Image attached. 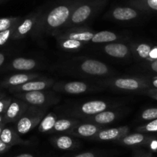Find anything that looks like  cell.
Returning <instances> with one entry per match:
<instances>
[{
	"mask_svg": "<svg viewBox=\"0 0 157 157\" xmlns=\"http://www.w3.org/2000/svg\"><path fill=\"white\" fill-rule=\"evenodd\" d=\"M79 2L80 0H69L56 6L48 13H43L41 11L32 36L35 39H42L52 36L56 32L64 28Z\"/></svg>",
	"mask_w": 157,
	"mask_h": 157,
	"instance_id": "cell-1",
	"label": "cell"
},
{
	"mask_svg": "<svg viewBox=\"0 0 157 157\" xmlns=\"http://www.w3.org/2000/svg\"><path fill=\"white\" fill-rule=\"evenodd\" d=\"M99 83L104 86L120 91L143 92L147 89L152 88L146 76L108 78L100 81Z\"/></svg>",
	"mask_w": 157,
	"mask_h": 157,
	"instance_id": "cell-2",
	"label": "cell"
},
{
	"mask_svg": "<svg viewBox=\"0 0 157 157\" xmlns=\"http://www.w3.org/2000/svg\"><path fill=\"white\" fill-rule=\"evenodd\" d=\"M70 68L78 73L87 76L105 77L113 75L114 72L102 62L90 58H76L71 59Z\"/></svg>",
	"mask_w": 157,
	"mask_h": 157,
	"instance_id": "cell-3",
	"label": "cell"
},
{
	"mask_svg": "<svg viewBox=\"0 0 157 157\" xmlns=\"http://www.w3.org/2000/svg\"><path fill=\"white\" fill-rule=\"evenodd\" d=\"M104 0H93L89 2H80L72 12L69 22L64 28L80 26L86 24L103 6Z\"/></svg>",
	"mask_w": 157,
	"mask_h": 157,
	"instance_id": "cell-4",
	"label": "cell"
},
{
	"mask_svg": "<svg viewBox=\"0 0 157 157\" xmlns=\"http://www.w3.org/2000/svg\"><path fill=\"white\" fill-rule=\"evenodd\" d=\"M47 108L29 105L16 123V130L19 135H25L36 126H39L43 118L46 115Z\"/></svg>",
	"mask_w": 157,
	"mask_h": 157,
	"instance_id": "cell-5",
	"label": "cell"
},
{
	"mask_svg": "<svg viewBox=\"0 0 157 157\" xmlns=\"http://www.w3.org/2000/svg\"><path fill=\"white\" fill-rule=\"evenodd\" d=\"M15 96L17 99L24 101L29 105L44 108H48L49 105L56 104L59 101V98L56 95L51 92H48V90L26 93H16Z\"/></svg>",
	"mask_w": 157,
	"mask_h": 157,
	"instance_id": "cell-6",
	"label": "cell"
},
{
	"mask_svg": "<svg viewBox=\"0 0 157 157\" xmlns=\"http://www.w3.org/2000/svg\"><path fill=\"white\" fill-rule=\"evenodd\" d=\"M110 106L111 104L104 100H91L73 107L71 109L68 110L67 113L69 116L82 119L107 110Z\"/></svg>",
	"mask_w": 157,
	"mask_h": 157,
	"instance_id": "cell-7",
	"label": "cell"
},
{
	"mask_svg": "<svg viewBox=\"0 0 157 157\" xmlns=\"http://www.w3.org/2000/svg\"><path fill=\"white\" fill-rule=\"evenodd\" d=\"M95 33L89 27L82 26H73L63 28L59 31L56 32L52 36L56 38H63V39H70L86 43L91 41L92 38L94 36Z\"/></svg>",
	"mask_w": 157,
	"mask_h": 157,
	"instance_id": "cell-8",
	"label": "cell"
},
{
	"mask_svg": "<svg viewBox=\"0 0 157 157\" xmlns=\"http://www.w3.org/2000/svg\"><path fill=\"white\" fill-rule=\"evenodd\" d=\"M52 88L56 92L73 95L82 94L94 90L90 84L81 81L55 82Z\"/></svg>",
	"mask_w": 157,
	"mask_h": 157,
	"instance_id": "cell-9",
	"label": "cell"
},
{
	"mask_svg": "<svg viewBox=\"0 0 157 157\" xmlns=\"http://www.w3.org/2000/svg\"><path fill=\"white\" fill-rule=\"evenodd\" d=\"M40 13H41V11L31 13L25 18H24L22 20H21L18 24L12 39H22V38L26 37L29 35H33Z\"/></svg>",
	"mask_w": 157,
	"mask_h": 157,
	"instance_id": "cell-10",
	"label": "cell"
},
{
	"mask_svg": "<svg viewBox=\"0 0 157 157\" xmlns=\"http://www.w3.org/2000/svg\"><path fill=\"white\" fill-rule=\"evenodd\" d=\"M55 83V81L52 78H38L33 79L19 86L12 87L10 91L14 93H26V92L41 91L47 90L48 89L52 87Z\"/></svg>",
	"mask_w": 157,
	"mask_h": 157,
	"instance_id": "cell-11",
	"label": "cell"
},
{
	"mask_svg": "<svg viewBox=\"0 0 157 157\" xmlns=\"http://www.w3.org/2000/svg\"><path fill=\"white\" fill-rule=\"evenodd\" d=\"M129 126H120L116 128H102L93 138L92 140L96 141H117L120 138L129 133Z\"/></svg>",
	"mask_w": 157,
	"mask_h": 157,
	"instance_id": "cell-12",
	"label": "cell"
},
{
	"mask_svg": "<svg viewBox=\"0 0 157 157\" xmlns=\"http://www.w3.org/2000/svg\"><path fill=\"white\" fill-rule=\"evenodd\" d=\"M104 128V126L100 125L93 124L90 123H79L76 126L68 131L66 133L69 135L75 137H80V138H86L91 140L99 130Z\"/></svg>",
	"mask_w": 157,
	"mask_h": 157,
	"instance_id": "cell-13",
	"label": "cell"
},
{
	"mask_svg": "<svg viewBox=\"0 0 157 157\" xmlns=\"http://www.w3.org/2000/svg\"><path fill=\"white\" fill-rule=\"evenodd\" d=\"M153 136L147 135V133L143 132H134V133H128L116 141L118 144L125 146H147Z\"/></svg>",
	"mask_w": 157,
	"mask_h": 157,
	"instance_id": "cell-14",
	"label": "cell"
},
{
	"mask_svg": "<svg viewBox=\"0 0 157 157\" xmlns=\"http://www.w3.org/2000/svg\"><path fill=\"white\" fill-rule=\"evenodd\" d=\"M102 49L107 55L116 59H126L132 55L130 46L123 43H106Z\"/></svg>",
	"mask_w": 157,
	"mask_h": 157,
	"instance_id": "cell-15",
	"label": "cell"
},
{
	"mask_svg": "<svg viewBox=\"0 0 157 157\" xmlns=\"http://www.w3.org/2000/svg\"><path fill=\"white\" fill-rule=\"evenodd\" d=\"M118 116H119V113L117 112L107 109L96 115H93V116L82 118L80 119V120L82 122H85V123H90L103 126V125L113 123L117 119Z\"/></svg>",
	"mask_w": 157,
	"mask_h": 157,
	"instance_id": "cell-16",
	"label": "cell"
},
{
	"mask_svg": "<svg viewBox=\"0 0 157 157\" xmlns=\"http://www.w3.org/2000/svg\"><path fill=\"white\" fill-rule=\"evenodd\" d=\"M29 104L18 99L11 102L6 111V120L9 123L18 121L29 107Z\"/></svg>",
	"mask_w": 157,
	"mask_h": 157,
	"instance_id": "cell-17",
	"label": "cell"
},
{
	"mask_svg": "<svg viewBox=\"0 0 157 157\" xmlns=\"http://www.w3.org/2000/svg\"><path fill=\"white\" fill-rule=\"evenodd\" d=\"M52 146L60 150H72L78 147L79 143L70 135H60L50 139Z\"/></svg>",
	"mask_w": 157,
	"mask_h": 157,
	"instance_id": "cell-18",
	"label": "cell"
},
{
	"mask_svg": "<svg viewBox=\"0 0 157 157\" xmlns=\"http://www.w3.org/2000/svg\"><path fill=\"white\" fill-rule=\"evenodd\" d=\"M0 140L10 146H15V145L29 146L31 143L28 140H24L21 139L19 134L10 128H5L2 129V132L0 134Z\"/></svg>",
	"mask_w": 157,
	"mask_h": 157,
	"instance_id": "cell-19",
	"label": "cell"
},
{
	"mask_svg": "<svg viewBox=\"0 0 157 157\" xmlns=\"http://www.w3.org/2000/svg\"><path fill=\"white\" fill-rule=\"evenodd\" d=\"M111 16L115 20L126 22L136 19L139 12L136 9L130 7H116L112 11Z\"/></svg>",
	"mask_w": 157,
	"mask_h": 157,
	"instance_id": "cell-20",
	"label": "cell"
},
{
	"mask_svg": "<svg viewBox=\"0 0 157 157\" xmlns=\"http://www.w3.org/2000/svg\"><path fill=\"white\" fill-rule=\"evenodd\" d=\"M132 55L139 60L149 62V54L153 46L147 43H135L129 45Z\"/></svg>",
	"mask_w": 157,
	"mask_h": 157,
	"instance_id": "cell-21",
	"label": "cell"
},
{
	"mask_svg": "<svg viewBox=\"0 0 157 157\" xmlns=\"http://www.w3.org/2000/svg\"><path fill=\"white\" fill-rule=\"evenodd\" d=\"M40 78V75L37 73H32V72H26V73H19L15 74L9 77L5 81V86L7 87H16L22 85L25 82H29L33 79Z\"/></svg>",
	"mask_w": 157,
	"mask_h": 157,
	"instance_id": "cell-22",
	"label": "cell"
},
{
	"mask_svg": "<svg viewBox=\"0 0 157 157\" xmlns=\"http://www.w3.org/2000/svg\"><path fill=\"white\" fill-rule=\"evenodd\" d=\"M11 66L13 69H16V70L29 72L33 69H37L39 67V63L34 59L19 57L13 60Z\"/></svg>",
	"mask_w": 157,
	"mask_h": 157,
	"instance_id": "cell-23",
	"label": "cell"
},
{
	"mask_svg": "<svg viewBox=\"0 0 157 157\" xmlns=\"http://www.w3.org/2000/svg\"><path fill=\"white\" fill-rule=\"evenodd\" d=\"M79 123H81V120L79 119H75V118H63V119L57 120L51 133H56V132H66V133L68 131L70 130L72 128H73Z\"/></svg>",
	"mask_w": 157,
	"mask_h": 157,
	"instance_id": "cell-24",
	"label": "cell"
},
{
	"mask_svg": "<svg viewBox=\"0 0 157 157\" xmlns=\"http://www.w3.org/2000/svg\"><path fill=\"white\" fill-rule=\"evenodd\" d=\"M123 39V36L111 31H101L95 33L91 41L93 43H110Z\"/></svg>",
	"mask_w": 157,
	"mask_h": 157,
	"instance_id": "cell-25",
	"label": "cell"
},
{
	"mask_svg": "<svg viewBox=\"0 0 157 157\" xmlns=\"http://www.w3.org/2000/svg\"><path fill=\"white\" fill-rule=\"evenodd\" d=\"M57 44L60 49L68 52H75L80 50L85 43L80 41H77L74 39H63V38H56Z\"/></svg>",
	"mask_w": 157,
	"mask_h": 157,
	"instance_id": "cell-26",
	"label": "cell"
},
{
	"mask_svg": "<svg viewBox=\"0 0 157 157\" xmlns=\"http://www.w3.org/2000/svg\"><path fill=\"white\" fill-rule=\"evenodd\" d=\"M57 120L58 119L56 113H49L43 118V120L39 123L38 129L39 132L43 133H47V132L51 133Z\"/></svg>",
	"mask_w": 157,
	"mask_h": 157,
	"instance_id": "cell-27",
	"label": "cell"
},
{
	"mask_svg": "<svg viewBox=\"0 0 157 157\" xmlns=\"http://www.w3.org/2000/svg\"><path fill=\"white\" fill-rule=\"evenodd\" d=\"M130 3L136 10L157 13V0H132Z\"/></svg>",
	"mask_w": 157,
	"mask_h": 157,
	"instance_id": "cell-28",
	"label": "cell"
},
{
	"mask_svg": "<svg viewBox=\"0 0 157 157\" xmlns=\"http://www.w3.org/2000/svg\"><path fill=\"white\" fill-rule=\"evenodd\" d=\"M136 131L138 132H143V133H154L157 132V119L152 121L149 122L143 126H138L136 129Z\"/></svg>",
	"mask_w": 157,
	"mask_h": 157,
	"instance_id": "cell-29",
	"label": "cell"
},
{
	"mask_svg": "<svg viewBox=\"0 0 157 157\" xmlns=\"http://www.w3.org/2000/svg\"><path fill=\"white\" fill-rule=\"evenodd\" d=\"M21 20L19 17H10V18H2L0 19V33L4 30L9 29L13 25L19 22Z\"/></svg>",
	"mask_w": 157,
	"mask_h": 157,
	"instance_id": "cell-30",
	"label": "cell"
},
{
	"mask_svg": "<svg viewBox=\"0 0 157 157\" xmlns=\"http://www.w3.org/2000/svg\"><path fill=\"white\" fill-rule=\"evenodd\" d=\"M20 21H19V22H20ZM19 22H17L16 24H15L14 25H13V26H12L11 28L9 29L4 30V31H2L0 33V46H3L4 44H6L9 39H10V38L13 37V33H14L15 30H16V27H17Z\"/></svg>",
	"mask_w": 157,
	"mask_h": 157,
	"instance_id": "cell-31",
	"label": "cell"
},
{
	"mask_svg": "<svg viewBox=\"0 0 157 157\" xmlns=\"http://www.w3.org/2000/svg\"><path fill=\"white\" fill-rule=\"evenodd\" d=\"M141 119L144 121H152L157 119V108H148L145 109L140 116Z\"/></svg>",
	"mask_w": 157,
	"mask_h": 157,
	"instance_id": "cell-32",
	"label": "cell"
},
{
	"mask_svg": "<svg viewBox=\"0 0 157 157\" xmlns=\"http://www.w3.org/2000/svg\"><path fill=\"white\" fill-rule=\"evenodd\" d=\"M143 66L149 71L157 74V60L152 62H145L143 63Z\"/></svg>",
	"mask_w": 157,
	"mask_h": 157,
	"instance_id": "cell-33",
	"label": "cell"
},
{
	"mask_svg": "<svg viewBox=\"0 0 157 157\" xmlns=\"http://www.w3.org/2000/svg\"><path fill=\"white\" fill-rule=\"evenodd\" d=\"M10 103H11V99H0V113H3L4 111H6Z\"/></svg>",
	"mask_w": 157,
	"mask_h": 157,
	"instance_id": "cell-34",
	"label": "cell"
},
{
	"mask_svg": "<svg viewBox=\"0 0 157 157\" xmlns=\"http://www.w3.org/2000/svg\"><path fill=\"white\" fill-rule=\"evenodd\" d=\"M144 94L147 95L149 97L152 98V99L157 100V88H149L147 90L143 91Z\"/></svg>",
	"mask_w": 157,
	"mask_h": 157,
	"instance_id": "cell-35",
	"label": "cell"
},
{
	"mask_svg": "<svg viewBox=\"0 0 157 157\" xmlns=\"http://www.w3.org/2000/svg\"><path fill=\"white\" fill-rule=\"evenodd\" d=\"M147 146L152 152H157V138L153 137Z\"/></svg>",
	"mask_w": 157,
	"mask_h": 157,
	"instance_id": "cell-36",
	"label": "cell"
},
{
	"mask_svg": "<svg viewBox=\"0 0 157 157\" xmlns=\"http://www.w3.org/2000/svg\"><path fill=\"white\" fill-rule=\"evenodd\" d=\"M72 157H99L97 153L93 152H84L82 153L77 154Z\"/></svg>",
	"mask_w": 157,
	"mask_h": 157,
	"instance_id": "cell-37",
	"label": "cell"
},
{
	"mask_svg": "<svg viewBox=\"0 0 157 157\" xmlns=\"http://www.w3.org/2000/svg\"><path fill=\"white\" fill-rule=\"evenodd\" d=\"M148 78V80L150 82L151 87L152 88H157V75H154V76H146Z\"/></svg>",
	"mask_w": 157,
	"mask_h": 157,
	"instance_id": "cell-38",
	"label": "cell"
},
{
	"mask_svg": "<svg viewBox=\"0 0 157 157\" xmlns=\"http://www.w3.org/2000/svg\"><path fill=\"white\" fill-rule=\"evenodd\" d=\"M11 146H9V145L6 144L5 143L0 140V153H3V152H6V151H8L9 149H10Z\"/></svg>",
	"mask_w": 157,
	"mask_h": 157,
	"instance_id": "cell-39",
	"label": "cell"
},
{
	"mask_svg": "<svg viewBox=\"0 0 157 157\" xmlns=\"http://www.w3.org/2000/svg\"><path fill=\"white\" fill-rule=\"evenodd\" d=\"M135 157H153V155H152V152L151 151H149V152H142L138 155H136Z\"/></svg>",
	"mask_w": 157,
	"mask_h": 157,
	"instance_id": "cell-40",
	"label": "cell"
},
{
	"mask_svg": "<svg viewBox=\"0 0 157 157\" xmlns=\"http://www.w3.org/2000/svg\"><path fill=\"white\" fill-rule=\"evenodd\" d=\"M15 157H34V155H32L30 153H23V154H20V155H18Z\"/></svg>",
	"mask_w": 157,
	"mask_h": 157,
	"instance_id": "cell-41",
	"label": "cell"
},
{
	"mask_svg": "<svg viewBox=\"0 0 157 157\" xmlns=\"http://www.w3.org/2000/svg\"><path fill=\"white\" fill-rule=\"evenodd\" d=\"M4 61H5V56H4L3 53L0 52V66L3 64Z\"/></svg>",
	"mask_w": 157,
	"mask_h": 157,
	"instance_id": "cell-42",
	"label": "cell"
},
{
	"mask_svg": "<svg viewBox=\"0 0 157 157\" xmlns=\"http://www.w3.org/2000/svg\"><path fill=\"white\" fill-rule=\"evenodd\" d=\"M2 129H2V126H0V134H1V132H2Z\"/></svg>",
	"mask_w": 157,
	"mask_h": 157,
	"instance_id": "cell-43",
	"label": "cell"
},
{
	"mask_svg": "<svg viewBox=\"0 0 157 157\" xmlns=\"http://www.w3.org/2000/svg\"><path fill=\"white\" fill-rule=\"evenodd\" d=\"M2 116H0V123H2Z\"/></svg>",
	"mask_w": 157,
	"mask_h": 157,
	"instance_id": "cell-44",
	"label": "cell"
},
{
	"mask_svg": "<svg viewBox=\"0 0 157 157\" xmlns=\"http://www.w3.org/2000/svg\"><path fill=\"white\" fill-rule=\"evenodd\" d=\"M0 99H1V97H0Z\"/></svg>",
	"mask_w": 157,
	"mask_h": 157,
	"instance_id": "cell-45",
	"label": "cell"
}]
</instances>
